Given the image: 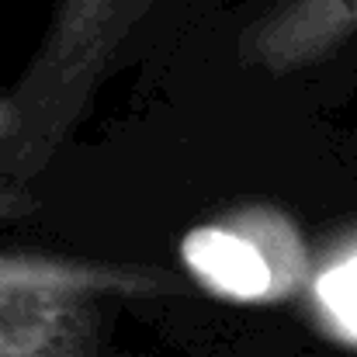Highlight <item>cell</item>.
<instances>
[{"instance_id":"obj_6","label":"cell","mask_w":357,"mask_h":357,"mask_svg":"<svg viewBox=\"0 0 357 357\" xmlns=\"http://www.w3.org/2000/svg\"><path fill=\"white\" fill-rule=\"evenodd\" d=\"M7 191H10V184H0V212H7Z\"/></svg>"},{"instance_id":"obj_1","label":"cell","mask_w":357,"mask_h":357,"mask_svg":"<svg viewBox=\"0 0 357 357\" xmlns=\"http://www.w3.org/2000/svg\"><path fill=\"white\" fill-rule=\"evenodd\" d=\"M156 0H56L24 73L0 98V170L14 184L49 167L119 49Z\"/></svg>"},{"instance_id":"obj_4","label":"cell","mask_w":357,"mask_h":357,"mask_svg":"<svg viewBox=\"0 0 357 357\" xmlns=\"http://www.w3.org/2000/svg\"><path fill=\"white\" fill-rule=\"evenodd\" d=\"M357 35V0H264L239 35V59L260 73H295Z\"/></svg>"},{"instance_id":"obj_2","label":"cell","mask_w":357,"mask_h":357,"mask_svg":"<svg viewBox=\"0 0 357 357\" xmlns=\"http://www.w3.org/2000/svg\"><path fill=\"white\" fill-rule=\"evenodd\" d=\"M105 288L91 267L0 257V357H94Z\"/></svg>"},{"instance_id":"obj_3","label":"cell","mask_w":357,"mask_h":357,"mask_svg":"<svg viewBox=\"0 0 357 357\" xmlns=\"http://www.w3.org/2000/svg\"><path fill=\"white\" fill-rule=\"evenodd\" d=\"M181 257L205 288L236 302L281 298L305 278V250L295 229L267 212L195 226Z\"/></svg>"},{"instance_id":"obj_7","label":"cell","mask_w":357,"mask_h":357,"mask_svg":"<svg viewBox=\"0 0 357 357\" xmlns=\"http://www.w3.org/2000/svg\"><path fill=\"white\" fill-rule=\"evenodd\" d=\"M0 184H10V181H7V177H3V170H0Z\"/></svg>"},{"instance_id":"obj_5","label":"cell","mask_w":357,"mask_h":357,"mask_svg":"<svg viewBox=\"0 0 357 357\" xmlns=\"http://www.w3.org/2000/svg\"><path fill=\"white\" fill-rule=\"evenodd\" d=\"M319 295H323V302L357 333V257L347 260L344 267H333V271L319 281Z\"/></svg>"}]
</instances>
